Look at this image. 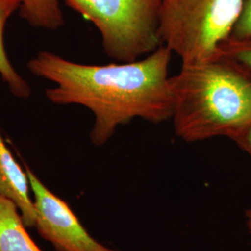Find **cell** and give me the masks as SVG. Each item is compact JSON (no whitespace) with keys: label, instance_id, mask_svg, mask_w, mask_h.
Listing matches in <instances>:
<instances>
[{"label":"cell","instance_id":"obj_1","mask_svg":"<svg viewBox=\"0 0 251 251\" xmlns=\"http://www.w3.org/2000/svg\"><path fill=\"white\" fill-rule=\"evenodd\" d=\"M171 50L161 45L143 60L93 65L41 50L29 60L27 67L33 75L53 83L45 91L50 102L80 105L92 112L90 141L101 146L118 126L137 117L153 124L171 119Z\"/></svg>","mask_w":251,"mask_h":251},{"label":"cell","instance_id":"obj_2","mask_svg":"<svg viewBox=\"0 0 251 251\" xmlns=\"http://www.w3.org/2000/svg\"><path fill=\"white\" fill-rule=\"evenodd\" d=\"M171 119L187 143L226 137L236 144L251 126V71L219 55L205 63L181 65L171 77Z\"/></svg>","mask_w":251,"mask_h":251},{"label":"cell","instance_id":"obj_3","mask_svg":"<svg viewBox=\"0 0 251 251\" xmlns=\"http://www.w3.org/2000/svg\"><path fill=\"white\" fill-rule=\"evenodd\" d=\"M243 0H162V44L179 56L181 65L211 61L227 40Z\"/></svg>","mask_w":251,"mask_h":251},{"label":"cell","instance_id":"obj_4","mask_svg":"<svg viewBox=\"0 0 251 251\" xmlns=\"http://www.w3.org/2000/svg\"><path fill=\"white\" fill-rule=\"evenodd\" d=\"M98 29L105 53L120 63L139 60L162 44V0H63Z\"/></svg>","mask_w":251,"mask_h":251},{"label":"cell","instance_id":"obj_5","mask_svg":"<svg viewBox=\"0 0 251 251\" xmlns=\"http://www.w3.org/2000/svg\"><path fill=\"white\" fill-rule=\"evenodd\" d=\"M36 207L35 228L56 251H118L97 241L69 205L56 196L24 162Z\"/></svg>","mask_w":251,"mask_h":251},{"label":"cell","instance_id":"obj_6","mask_svg":"<svg viewBox=\"0 0 251 251\" xmlns=\"http://www.w3.org/2000/svg\"><path fill=\"white\" fill-rule=\"evenodd\" d=\"M26 171L14 158L0 131V196L11 200L29 228L35 227L36 212Z\"/></svg>","mask_w":251,"mask_h":251},{"label":"cell","instance_id":"obj_7","mask_svg":"<svg viewBox=\"0 0 251 251\" xmlns=\"http://www.w3.org/2000/svg\"><path fill=\"white\" fill-rule=\"evenodd\" d=\"M26 228L16 204L0 196V251H42Z\"/></svg>","mask_w":251,"mask_h":251},{"label":"cell","instance_id":"obj_8","mask_svg":"<svg viewBox=\"0 0 251 251\" xmlns=\"http://www.w3.org/2000/svg\"><path fill=\"white\" fill-rule=\"evenodd\" d=\"M20 0H0V77L13 96L19 99H28L32 94V89L9 61L4 43L7 23L10 16L20 9Z\"/></svg>","mask_w":251,"mask_h":251},{"label":"cell","instance_id":"obj_9","mask_svg":"<svg viewBox=\"0 0 251 251\" xmlns=\"http://www.w3.org/2000/svg\"><path fill=\"white\" fill-rule=\"evenodd\" d=\"M20 15L34 28L57 30L64 25L59 0H20Z\"/></svg>","mask_w":251,"mask_h":251},{"label":"cell","instance_id":"obj_10","mask_svg":"<svg viewBox=\"0 0 251 251\" xmlns=\"http://www.w3.org/2000/svg\"><path fill=\"white\" fill-rule=\"evenodd\" d=\"M219 55L240 63L251 71V40L228 38L219 47Z\"/></svg>","mask_w":251,"mask_h":251},{"label":"cell","instance_id":"obj_11","mask_svg":"<svg viewBox=\"0 0 251 251\" xmlns=\"http://www.w3.org/2000/svg\"><path fill=\"white\" fill-rule=\"evenodd\" d=\"M229 38L251 40V0H243L242 8Z\"/></svg>","mask_w":251,"mask_h":251},{"label":"cell","instance_id":"obj_12","mask_svg":"<svg viewBox=\"0 0 251 251\" xmlns=\"http://www.w3.org/2000/svg\"><path fill=\"white\" fill-rule=\"evenodd\" d=\"M236 144L247 152L251 158V126L245 132V134L239 139Z\"/></svg>","mask_w":251,"mask_h":251},{"label":"cell","instance_id":"obj_13","mask_svg":"<svg viewBox=\"0 0 251 251\" xmlns=\"http://www.w3.org/2000/svg\"><path fill=\"white\" fill-rule=\"evenodd\" d=\"M246 222H247V227L251 235V207L246 211Z\"/></svg>","mask_w":251,"mask_h":251}]
</instances>
